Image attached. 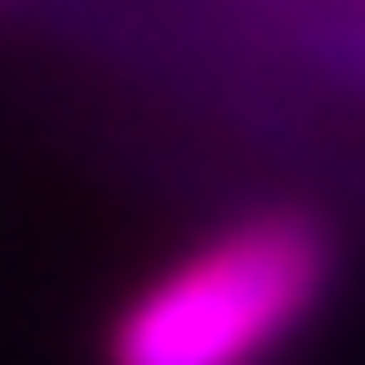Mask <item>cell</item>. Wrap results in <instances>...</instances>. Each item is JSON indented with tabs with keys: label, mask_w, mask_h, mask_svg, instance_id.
Here are the masks:
<instances>
[{
	"label": "cell",
	"mask_w": 365,
	"mask_h": 365,
	"mask_svg": "<svg viewBox=\"0 0 365 365\" xmlns=\"http://www.w3.org/2000/svg\"><path fill=\"white\" fill-rule=\"evenodd\" d=\"M335 282V236L304 205H259L153 274L114 319L107 365H282Z\"/></svg>",
	"instance_id": "1"
}]
</instances>
